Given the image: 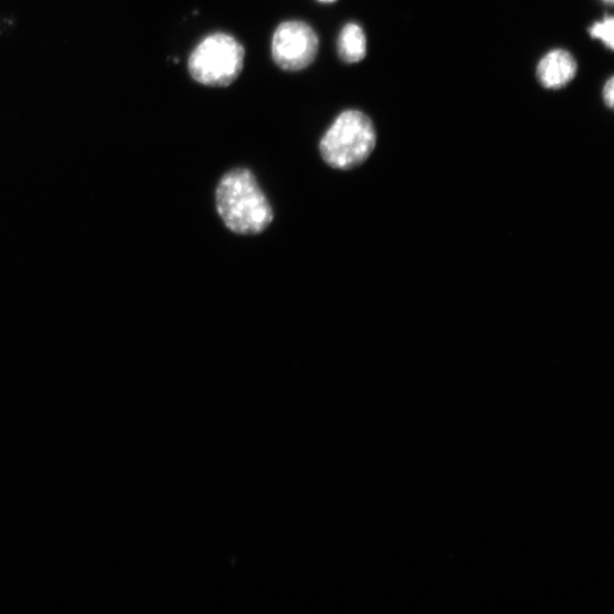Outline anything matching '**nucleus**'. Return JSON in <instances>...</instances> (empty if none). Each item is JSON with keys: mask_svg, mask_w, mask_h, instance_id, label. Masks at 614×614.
Wrapping results in <instances>:
<instances>
[{"mask_svg": "<svg viewBox=\"0 0 614 614\" xmlns=\"http://www.w3.org/2000/svg\"><path fill=\"white\" fill-rule=\"evenodd\" d=\"M215 207L225 226L241 236L265 233L275 218L270 201L246 167L228 171L217 183Z\"/></svg>", "mask_w": 614, "mask_h": 614, "instance_id": "nucleus-1", "label": "nucleus"}, {"mask_svg": "<svg viewBox=\"0 0 614 614\" xmlns=\"http://www.w3.org/2000/svg\"><path fill=\"white\" fill-rule=\"evenodd\" d=\"M377 145L376 127L361 111L341 112L320 142L324 162L336 170H354L362 165Z\"/></svg>", "mask_w": 614, "mask_h": 614, "instance_id": "nucleus-2", "label": "nucleus"}, {"mask_svg": "<svg viewBox=\"0 0 614 614\" xmlns=\"http://www.w3.org/2000/svg\"><path fill=\"white\" fill-rule=\"evenodd\" d=\"M244 62L242 43L232 34L217 32L204 38L192 52L188 71L203 85L223 88L238 79Z\"/></svg>", "mask_w": 614, "mask_h": 614, "instance_id": "nucleus-3", "label": "nucleus"}, {"mask_svg": "<svg viewBox=\"0 0 614 614\" xmlns=\"http://www.w3.org/2000/svg\"><path fill=\"white\" fill-rule=\"evenodd\" d=\"M275 63L284 71L309 68L319 53V38L314 28L301 21H287L275 31L272 43Z\"/></svg>", "mask_w": 614, "mask_h": 614, "instance_id": "nucleus-4", "label": "nucleus"}, {"mask_svg": "<svg viewBox=\"0 0 614 614\" xmlns=\"http://www.w3.org/2000/svg\"><path fill=\"white\" fill-rule=\"evenodd\" d=\"M575 58L564 50L548 53L538 66V78L548 90H560L572 82L577 74Z\"/></svg>", "mask_w": 614, "mask_h": 614, "instance_id": "nucleus-5", "label": "nucleus"}, {"mask_svg": "<svg viewBox=\"0 0 614 614\" xmlns=\"http://www.w3.org/2000/svg\"><path fill=\"white\" fill-rule=\"evenodd\" d=\"M337 50L340 60L347 64H356L367 57V37L357 23L346 24L339 33Z\"/></svg>", "mask_w": 614, "mask_h": 614, "instance_id": "nucleus-6", "label": "nucleus"}, {"mask_svg": "<svg viewBox=\"0 0 614 614\" xmlns=\"http://www.w3.org/2000/svg\"><path fill=\"white\" fill-rule=\"evenodd\" d=\"M614 21L612 17H606L602 21L595 22L590 29L593 38L601 40L608 50L614 47Z\"/></svg>", "mask_w": 614, "mask_h": 614, "instance_id": "nucleus-7", "label": "nucleus"}, {"mask_svg": "<svg viewBox=\"0 0 614 614\" xmlns=\"http://www.w3.org/2000/svg\"><path fill=\"white\" fill-rule=\"evenodd\" d=\"M603 99L606 106L612 109L614 104V79L613 78H610L604 85Z\"/></svg>", "mask_w": 614, "mask_h": 614, "instance_id": "nucleus-8", "label": "nucleus"}, {"mask_svg": "<svg viewBox=\"0 0 614 614\" xmlns=\"http://www.w3.org/2000/svg\"><path fill=\"white\" fill-rule=\"evenodd\" d=\"M318 2L324 3V4H331V3H335L336 0H318Z\"/></svg>", "mask_w": 614, "mask_h": 614, "instance_id": "nucleus-9", "label": "nucleus"}, {"mask_svg": "<svg viewBox=\"0 0 614 614\" xmlns=\"http://www.w3.org/2000/svg\"><path fill=\"white\" fill-rule=\"evenodd\" d=\"M604 2L612 4L613 0H604Z\"/></svg>", "mask_w": 614, "mask_h": 614, "instance_id": "nucleus-10", "label": "nucleus"}]
</instances>
